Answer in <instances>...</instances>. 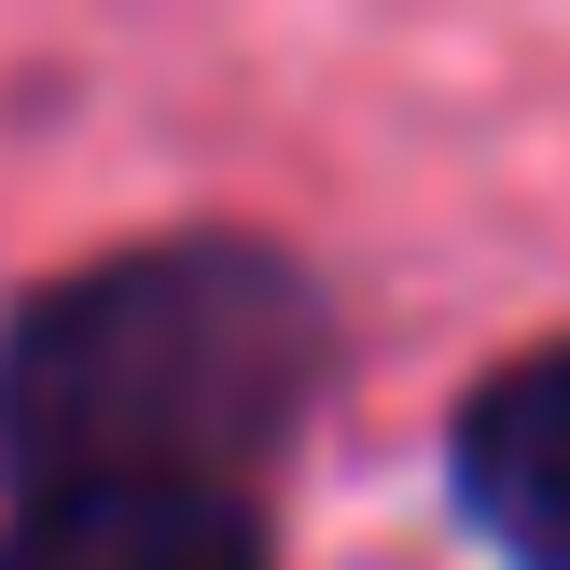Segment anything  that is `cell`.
I'll use <instances>...</instances> for the list:
<instances>
[{
  "label": "cell",
  "mask_w": 570,
  "mask_h": 570,
  "mask_svg": "<svg viewBox=\"0 0 570 570\" xmlns=\"http://www.w3.org/2000/svg\"><path fill=\"white\" fill-rule=\"evenodd\" d=\"M0 570H265L237 488H70L0 529Z\"/></svg>",
  "instance_id": "3957f363"
},
{
  "label": "cell",
  "mask_w": 570,
  "mask_h": 570,
  "mask_svg": "<svg viewBox=\"0 0 570 570\" xmlns=\"http://www.w3.org/2000/svg\"><path fill=\"white\" fill-rule=\"evenodd\" d=\"M321 390V293L265 237H154L56 278L0 334V473L70 488H237Z\"/></svg>",
  "instance_id": "6da1fadb"
},
{
  "label": "cell",
  "mask_w": 570,
  "mask_h": 570,
  "mask_svg": "<svg viewBox=\"0 0 570 570\" xmlns=\"http://www.w3.org/2000/svg\"><path fill=\"white\" fill-rule=\"evenodd\" d=\"M460 501L515 570H570V348L501 362L460 404Z\"/></svg>",
  "instance_id": "7a4b0ae2"
}]
</instances>
